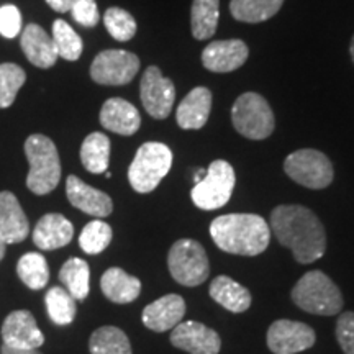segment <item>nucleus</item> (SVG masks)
<instances>
[{
  "label": "nucleus",
  "mask_w": 354,
  "mask_h": 354,
  "mask_svg": "<svg viewBox=\"0 0 354 354\" xmlns=\"http://www.w3.org/2000/svg\"><path fill=\"white\" fill-rule=\"evenodd\" d=\"M271 230L277 241L289 248L300 264L315 263L325 254V228L318 216L307 207H276L271 214Z\"/></svg>",
  "instance_id": "obj_1"
},
{
  "label": "nucleus",
  "mask_w": 354,
  "mask_h": 354,
  "mask_svg": "<svg viewBox=\"0 0 354 354\" xmlns=\"http://www.w3.org/2000/svg\"><path fill=\"white\" fill-rule=\"evenodd\" d=\"M210 234L221 251L238 256H258L271 241V228L254 214H227L216 216Z\"/></svg>",
  "instance_id": "obj_2"
},
{
  "label": "nucleus",
  "mask_w": 354,
  "mask_h": 354,
  "mask_svg": "<svg viewBox=\"0 0 354 354\" xmlns=\"http://www.w3.org/2000/svg\"><path fill=\"white\" fill-rule=\"evenodd\" d=\"M24 149L30 162L26 187L37 196L53 192L61 180V161L56 145L41 133H33L26 138Z\"/></svg>",
  "instance_id": "obj_3"
},
{
  "label": "nucleus",
  "mask_w": 354,
  "mask_h": 354,
  "mask_svg": "<svg viewBox=\"0 0 354 354\" xmlns=\"http://www.w3.org/2000/svg\"><path fill=\"white\" fill-rule=\"evenodd\" d=\"M292 300L304 312L331 317L342 312L343 295L338 286L322 271H310L292 289Z\"/></svg>",
  "instance_id": "obj_4"
},
{
  "label": "nucleus",
  "mask_w": 354,
  "mask_h": 354,
  "mask_svg": "<svg viewBox=\"0 0 354 354\" xmlns=\"http://www.w3.org/2000/svg\"><path fill=\"white\" fill-rule=\"evenodd\" d=\"M172 166V151L165 143H143L128 167V180L138 194H149L158 187Z\"/></svg>",
  "instance_id": "obj_5"
},
{
  "label": "nucleus",
  "mask_w": 354,
  "mask_h": 354,
  "mask_svg": "<svg viewBox=\"0 0 354 354\" xmlns=\"http://www.w3.org/2000/svg\"><path fill=\"white\" fill-rule=\"evenodd\" d=\"M234 130L248 140H266L276 128V118L269 102L258 92H245L232 109Z\"/></svg>",
  "instance_id": "obj_6"
},
{
  "label": "nucleus",
  "mask_w": 354,
  "mask_h": 354,
  "mask_svg": "<svg viewBox=\"0 0 354 354\" xmlns=\"http://www.w3.org/2000/svg\"><path fill=\"white\" fill-rule=\"evenodd\" d=\"M171 276L176 282L185 287H197L210 276V264L205 250L196 240L176 241L167 256Z\"/></svg>",
  "instance_id": "obj_7"
},
{
  "label": "nucleus",
  "mask_w": 354,
  "mask_h": 354,
  "mask_svg": "<svg viewBox=\"0 0 354 354\" xmlns=\"http://www.w3.org/2000/svg\"><path fill=\"white\" fill-rule=\"evenodd\" d=\"M236 176L233 166L225 159H215L202 180L194 185L190 197L201 210H216L232 198Z\"/></svg>",
  "instance_id": "obj_8"
},
{
  "label": "nucleus",
  "mask_w": 354,
  "mask_h": 354,
  "mask_svg": "<svg viewBox=\"0 0 354 354\" xmlns=\"http://www.w3.org/2000/svg\"><path fill=\"white\" fill-rule=\"evenodd\" d=\"M284 171L294 183L313 190L328 187L335 176L330 159L317 149H299L289 154Z\"/></svg>",
  "instance_id": "obj_9"
},
{
  "label": "nucleus",
  "mask_w": 354,
  "mask_h": 354,
  "mask_svg": "<svg viewBox=\"0 0 354 354\" xmlns=\"http://www.w3.org/2000/svg\"><path fill=\"white\" fill-rule=\"evenodd\" d=\"M140 71V57L125 50H105L91 64V77L100 86H127Z\"/></svg>",
  "instance_id": "obj_10"
},
{
  "label": "nucleus",
  "mask_w": 354,
  "mask_h": 354,
  "mask_svg": "<svg viewBox=\"0 0 354 354\" xmlns=\"http://www.w3.org/2000/svg\"><path fill=\"white\" fill-rule=\"evenodd\" d=\"M140 97L149 117L156 118V120H166L174 107V84L162 76L158 66H149L141 77Z\"/></svg>",
  "instance_id": "obj_11"
},
{
  "label": "nucleus",
  "mask_w": 354,
  "mask_h": 354,
  "mask_svg": "<svg viewBox=\"0 0 354 354\" xmlns=\"http://www.w3.org/2000/svg\"><path fill=\"white\" fill-rule=\"evenodd\" d=\"M315 331L294 320H277L269 326L268 346L274 354H297L315 344Z\"/></svg>",
  "instance_id": "obj_12"
},
{
  "label": "nucleus",
  "mask_w": 354,
  "mask_h": 354,
  "mask_svg": "<svg viewBox=\"0 0 354 354\" xmlns=\"http://www.w3.org/2000/svg\"><path fill=\"white\" fill-rule=\"evenodd\" d=\"M172 346L189 354H218L221 339L215 330L198 322H183L171 331Z\"/></svg>",
  "instance_id": "obj_13"
},
{
  "label": "nucleus",
  "mask_w": 354,
  "mask_h": 354,
  "mask_svg": "<svg viewBox=\"0 0 354 354\" xmlns=\"http://www.w3.org/2000/svg\"><path fill=\"white\" fill-rule=\"evenodd\" d=\"M250 50L241 39H218L203 48L202 64L212 73H233L248 61Z\"/></svg>",
  "instance_id": "obj_14"
},
{
  "label": "nucleus",
  "mask_w": 354,
  "mask_h": 354,
  "mask_svg": "<svg viewBox=\"0 0 354 354\" xmlns=\"http://www.w3.org/2000/svg\"><path fill=\"white\" fill-rule=\"evenodd\" d=\"M3 344L20 349H39L44 336L39 331L37 320L28 310H15L8 313L2 325Z\"/></svg>",
  "instance_id": "obj_15"
},
{
  "label": "nucleus",
  "mask_w": 354,
  "mask_h": 354,
  "mask_svg": "<svg viewBox=\"0 0 354 354\" xmlns=\"http://www.w3.org/2000/svg\"><path fill=\"white\" fill-rule=\"evenodd\" d=\"M66 194H68L71 205L76 207L84 214L95 216V218H105L113 210V202L109 194L86 184L77 176L68 177Z\"/></svg>",
  "instance_id": "obj_16"
},
{
  "label": "nucleus",
  "mask_w": 354,
  "mask_h": 354,
  "mask_svg": "<svg viewBox=\"0 0 354 354\" xmlns=\"http://www.w3.org/2000/svg\"><path fill=\"white\" fill-rule=\"evenodd\" d=\"M100 125L105 130L122 136H131L140 130L141 115L135 105L120 97L105 100L99 115Z\"/></svg>",
  "instance_id": "obj_17"
},
{
  "label": "nucleus",
  "mask_w": 354,
  "mask_h": 354,
  "mask_svg": "<svg viewBox=\"0 0 354 354\" xmlns=\"http://www.w3.org/2000/svg\"><path fill=\"white\" fill-rule=\"evenodd\" d=\"M185 315V302L180 295L167 294L154 300L143 310V323L146 328L162 333L169 331L183 322Z\"/></svg>",
  "instance_id": "obj_18"
},
{
  "label": "nucleus",
  "mask_w": 354,
  "mask_h": 354,
  "mask_svg": "<svg viewBox=\"0 0 354 354\" xmlns=\"http://www.w3.org/2000/svg\"><path fill=\"white\" fill-rule=\"evenodd\" d=\"M20 46L26 59L39 69L53 68L59 57L53 38L37 24H28L25 26V30L21 32Z\"/></svg>",
  "instance_id": "obj_19"
},
{
  "label": "nucleus",
  "mask_w": 354,
  "mask_h": 354,
  "mask_svg": "<svg viewBox=\"0 0 354 354\" xmlns=\"http://www.w3.org/2000/svg\"><path fill=\"white\" fill-rule=\"evenodd\" d=\"M30 225L19 198L8 190L0 192V238L6 245L21 243L28 236Z\"/></svg>",
  "instance_id": "obj_20"
},
{
  "label": "nucleus",
  "mask_w": 354,
  "mask_h": 354,
  "mask_svg": "<svg viewBox=\"0 0 354 354\" xmlns=\"http://www.w3.org/2000/svg\"><path fill=\"white\" fill-rule=\"evenodd\" d=\"M212 112V92L207 87H194L176 110V120L183 130H201Z\"/></svg>",
  "instance_id": "obj_21"
},
{
  "label": "nucleus",
  "mask_w": 354,
  "mask_h": 354,
  "mask_svg": "<svg viewBox=\"0 0 354 354\" xmlns=\"http://www.w3.org/2000/svg\"><path fill=\"white\" fill-rule=\"evenodd\" d=\"M74 236L73 223L61 214L43 215L33 230V243L39 250H59Z\"/></svg>",
  "instance_id": "obj_22"
},
{
  "label": "nucleus",
  "mask_w": 354,
  "mask_h": 354,
  "mask_svg": "<svg viewBox=\"0 0 354 354\" xmlns=\"http://www.w3.org/2000/svg\"><path fill=\"white\" fill-rule=\"evenodd\" d=\"M100 289L115 304H130L138 299L141 282L120 268H110L100 279Z\"/></svg>",
  "instance_id": "obj_23"
},
{
  "label": "nucleus",
  "mask_w": 354,
  "mask_h": 354,
  "mask_svg": "<svg viewBox=\"0 0 354 354\" xmlns=\"http://www.w3.org/2000/svg\"><path fill=\"white\" fill-rule=\"evenodd\" d=\"M210 297L232 313L246 312L251 305L250 290L228 276H218L212 281Z\"/></svg>",
  "instance_id": "obj_24"
},
{
  "label": "nucleus",
  "mask_w": 354,
  "mask_h": 354,
  "mask_svg": "<svg viewBox=\"0 0 354 354\" xmlns=\"http://www.w3.org/2000/svg\"><path fill=\"white\" fill-rule=\"evenodd\" d=\"M220 19V0H194L190 7V32L203 41L216 33Z\"/></svg>",
  "instance_id": "obj_25"
},
{
  "label": "nucleus",
  "mask_w": 354,
  "mask_h": 354,
  "mask_svg": "<svg viewBox=\"0 0 354 354\" xmlns=\"http://www.w3.org/2000/svg\"><path fill=\"white\" fill-rule=\"evenodd\" d=\"M81 162L92 174H104L110 165V140L105 133L94 131L82 141Z\"/></svg>",
  "instance_id": "obj_26"
},
{
  "label": "nucleus",
  "mask_w": 354,
  "mask_h": 354,
  "mask_svg": "<svg viewBox=\"0 0 354 354\" xmlns=\"http://www.w3.org/2000/svg\"><path fill=\"white\" fill-rule=\"evenodd\" d=\"M284 0H232L230 12L243 24H263L281 10Z\"/></svg>",
  "instance_id": "obj_27"
},
{
  "label": "nucleus",
  "mask_w": 354,
  "mask_h": 354,
  "mask_svg": "<svg viewBox=\"0 0 354 354\" xmlns=\"http://www.w3.org/2000/svg\"><path fill=\"white\" fill-rule=\"evenodd\" d=\"M59 281L64 284V289L74 299L86 300L88 295V281H91V269L84 259L71 258L66 261L59 271Z\"/></svg>",
  "instance_id": "obj_28"
},
{
  "label": "nucleus",
  "mask_w": 354,
  "mask_h": 354,
  "mask_svg": "<svg viewBox=\"0 0 354 354\" xmlns=\"http://www.w3.org/2000/svg\"><path fill=\"white\" fill-rule=\"evenodd\" d=\"M91 354H131V344L125 331L117 326H100L88 339Z\"/></svg>",
  "instance_id": "obj_29"
},
{
  "label": "nucleus",
  "mask_w": 354,
  "mask_h": 354,
  "mask_svg": "<svg viewBox=\"0 0 354 354\" xmlns=\"http://www.w3.org/2000/svg\"><path fill=\"white\" fill-rule=\"evenodd\" d=\"M77 300L69 294L64 287H51L50 290L44 295V304H46L48 315H50L51 322L59 326H66L74 322L76 318V307Z\"/></svg>",
  "instance_id": "obj_30"
},
{
  "label": "nucleus",
  "mask_w": 354,
  "mask_h": 354,
  "mask_svg": "<svg viewBox=\"0 0 354 354\" xmlns=\"http://www.w3.org/2000/svg\"><path fill=\"white\" fill-rule=\"evenodd\" d=\"M17 274L20 281L32 290H39L48 286L50 281V268L46 259L39 253H26L17 264Z\"/></svg>",
  "instance_id": "obj_31"
},
{
  "label": "nucleus",
  "mask_w": 354,
  "mask_h": 354,
  "mask_svg": "<svg viewBox=\"0 0 354 354\" xmlns=\"http://www.w3.org/2000/svg\"><path fill=\"white\" fill-rule=\"evenodd\" d=\"M53 41H55L57 56L66 61H77L82 55V39L68 21L57 19L53 24Z\"/></svg>",
  "instance_id": "obj_32"
},
{
  "label": "nucleus",
  "mask_w": 354,
  "mask_h": 354,
  "mask_svg": "<svg viewBox=\"0 0 354 354\" xmlns=\"http://www.w3.org/2000/svg\"><path fill=\"white\" fill-rule=\"evenodd\" d=\"M112 228L109 223L95 218L88 221L82 228L81 236H79V246L82 248L84 253L99 254L105 250L112 241Z\"/></svg>",
  "instance_id": "obj_33"
},
{
  "label": "nucleus",
  "mask_w": 354,
  "mask_h": 354,
  "mask_svg": "<svg viewBox=\"0 0 354 354\" xmlns=\"http://www.w3.org/2000/svg\"><path fill=\"white\" fill-rule=\"evenodd\" d=\"M26 81V73L19 64H0V109H8Z\"/></svg>",
  "instance_id": "obj_34"
},
{
  "label": "nucleus",
  "mask_w": 354,
  "mask_h": 354,
  "mask_svg": "<svg viewBox=\"0 0 354 354\" xmlns=\"http://www.w3.org/2000/svg\"><path fill=\"white\" fill-rule=\"evenodd\" d=\"M104 25L110 37L117 41H130L138 30V25L131 13L120 7H110L105 10Z\"/></svg>",
  "instance_id": "obj_35"
},
{
  "label": "nucleus",
  "mask_w": 354,
  "mask_h": 354,
  "mask_svg": "<svg viewBox=\"0 0 354 354\" xmlns=\"http://www.w3.org/2000/svg\"><path fill=\"white\" fill-rule=\"evenodd\" d=\"M21 33V13L19 7L6 3L0 7V35L7 39L17 38Z\"/></svg>",
  "instance_id": "obj_36"
},
{
  "label": "nucleus",
  "mask_w": 354,
  "mask_h": 354,
  "mask_svg": "<svg viewBox=\"0 0 354 354\" xmlns=\"http://www.w3.org/2000/svg\"><path fill=\"white\" fill-rule=\"evenodd\" d=\"M71 15L86 28H94L100 21V12L95 0H76L71 8Z\"/></svg>",
  "instance_id": "obj_37"
},
{
  "label": "nucleus",
  "mask_w": 354,
  "mask_h": 354,
  "mask_svg": "<svg viewBox=\"0 0 354 354\" xmlns=\"http://www.w3.org/2000/svg\"><path fill=\"white\" fill-rule=\"evenodd\" d=\"M336 339L344 354H354V312H346L338 318Z\"/></svg>",
  "instance_id": "obj_38"
},
{
  "label": "nucleus",
  "mask_w": 354,
  "mask_h": 354,
  "mask_svg": "<svg viewBox=\"0 0 354 354\" xmlns=\"http://www.w3.org/2000/svg\"><path fill=\"white\" fill-rule=\"evenodd\" d=\"M44 2H46L55 12L66 13V12H71V8H73L76 0H44Z\"/></svg>",
  "instance_id": "obj_39"
},
{
  "label": "nucleus",
  "mask_w": 354,
  "mask_h": 354,
  "mask_svg": "<svg viewBox=\"0 0 354 354\" xmlns=\"http://www.w3.org/2000/svg\"><path fill=\"white\" fill-rule=\"evenodd\" d=\"M0 354H41L38 349H20V348H12L8 344H2L0 348Z\"/></svg>",
  "instance_id": "obj_40"
},
{
  "label": "nucleus",
  "mask_w": 354,
  "mask_h": 354,
  "mask_svg": "<svg viewBox=\"0 0 354 354\" xmlns=\"http://www.w3.org/2000/svg\"><path fill=\"white\" fill-rule=\"evenodd\" d=\"M6 241L2 240V238H0V261L3 259V256H6Z\"/></svg>",
  "instance_id": "obj_41"
},
{
  "label": "nucleus",
  "mask_w": 354,
  "mask_h": 354,
  "mask_svg": "<svg viewBox=\"0 0 354 354\" xmlns=\"http://www.w3.org/2000/svg\"><path fill=\"white\" fill-rule=\"evenodd\" d=\"M349 53H351L353 63H354V35H353V39H351V46H349Z\"/></svg>",
  "instance_id": "obj_42"
},
{
  "label": "nucleus",
  "mask_w": 354,
  "mask_h": 354,
  "mask_svg": "<svg viewBox=\"0 0 354 354\" xmlns=\"http://www.w3.org/2000/svg\"><path fill=\"white\" fill-rule=\"evenodd\" d=\"M105 177H107V179H110V177H112V172H109V171H105Z\"/></svg>",
  "instance_id": "obj_43"
}]
</instances>
